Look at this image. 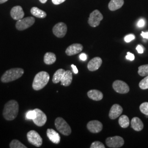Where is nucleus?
<instances>
[{"mask_svg": "<svg viewBox=\"0 0 148 148\" xmlns=\"http://www.w3.org/2000/svg\"><path fill=\"white\" fill-rule=\"evenodd\" d=\"M83 50V46L79 43H74L70 45L66 48L65 53L69 56H71L79 54Z\"/></svg>", "mask_w": 148, "mask_h": 148, "instance_id": "13", "label": "nucleus"}, {"mask_svg": "<svg viewBox=\"0 0 148 148\" xmlns=\"http://www.w3.org/2000/svg\"><path fill=\"white\" fill-rule=\"evenodd\" d=\"M145 24V21L143 19H140L139 20V21H138L137 26L139 27H144Z\"/></svg>", "mask_w": 148, "mask_h": 148, "instance_id": "34", "label": "nucleus"}, {"mask_svg": "<svg viewBox=\"0 0 148 148\" xmlns=\"http://www.w3.org/2000/svg\"><path fill=\"white\" fill-rule=\"evenodd\" d=\"M66 0H52V2H53L54 5H60L62 3H63L64 2H65Z\"/></svg>", "mask_w": 148, "mask_h": 148, "instance_id": "36", "label": "nucleus"}, {"mask_svg": "<svg viewBox=\"0 0 148 148\" xmlns=\"http://www.w3.org/2000/svg\"><path fill=\"white\" fill-rule=\"evenodd\" d=\"M24 73L21 68H13L6 71L2 76L1 79L3 83H8L21 77Z\"/></svg>", "mask_w": 148, "mask_h": 148, "instance_id": "3", "label": "nucleus"}, {"mask_svg": "<svg viewBox=\"0 0 148 148\" xmlns=\"http://www.w3.org/2000/svg\"><path fill=\"white\" fill-rule=\"evenodd\" d=\"M141 36H142L144 38L148 39V32H142L141 33Z\"/></svg>", "mask_w": 148, "mask_h": 148, "instance_id": "39", "label": "nucleus"}, {"mask_svg": "<svg viewBox=\"0 0 148 148\" xmlns=\"http://www.w3.org/2000/svg\"><path fill=\"white\" fill-rule=\"evenodd\" d=\"M65 70L63 69H59L56 71L53 75L52 81L54 84H58L63 78V76L65 74Z\"/></svg>", "mask_w": 148, "mask_h": 148, "instance_id": "23", "label": "nucleus"}, {"mask_svg": "<svg viewBox=\"0 0 148 148\" xmlns=\"http://www.w3.org/2000/svg\"><path fill=\"white\" fill-rule=\"evenodd\" d=\"M87 95L90 99L95 101H99L103 98V95L101 91L97 90H92L87 92Z\"/></svg>", "mask_w": 148, "mask_h": 148, "instance_id": "20", "label": "nucleus"}, {"mask_svg": "<svg viewBox=\"0 0 148 148\" xmlns=\"http://www.w3.org/2000/svg\"><path fill=\"white\" fill-rule=\"evenodd\" d=\"M27 138L29 143L37 147H41L42 144V138L36 131L34 130H32L27 133Z\"/></svg>", "mask_w": 148, "mask_h": 148, "instance_id": "6", "label": "nucleus"}, {"mask_svg": "<svg viewBox=\"0 0 148 148\" xmlns=\"http://www.w3.org/2000/svg\"><path fill=\"white\" fill-rule=\"evenodd\" d=\"M71 68H72V69L73 70V71H74V73L75 74H76L78 73V72H79L78 69H77V67H76L75 65L72 64V65H71Z\"/></svg>", "mask_w": 148, "mask_h": 148, "instance_id": "38", "label": "nucleus"}, {"mask_svg": "<svg viewBox=\"0 0 148 148\" xmlns=\"http://www.w3.org/2000/svg\"><path fill=\"white\" fill-rule=\"evenodd\" d=\"M36 112V116L33 120L34 123L38 127H42L47 121V116L46 114L39 109H34Z\"/></svg>", "mask_w": 148, "mask_h": 148, "instance_id": "11", "label": "nucleus"}, {"mask_svg": "<svg viewBox=\"0 0 148 148\" xmlns=\"http://www.w3.org/2000/svg\"><path fill=\"white\" fill-rule=\"evenodd\" d=\"M123 4V0H110L108 5V7L110 11H116L120 8H121Z\"/></svg>", "mask_w": 148, "mask_h": 148, "instance_id": "21", "label": "nucleus"}, {"mask_svg": "<svg viewBox=\"0 0 148 148\" xmlns=\"http://www.w3.org/2000/svg\"><path fill=\"white\" fill-rule=\"evenodd\" d=\"M136 49H137L138 52L140 54H142L144 52V48L142 46H141L140 45H138L137 47L136 48Z\"/></svg>", "mask_w": 148, "mask_h": 148, "instance_id": "35", "label": "nucleus"}, {"mask_svg": "<svg viewBox=\"0 0 148 148\" xmlns=\"http://www.w3.org/2000/svg\"><path fill=\"white\" fill-rule=\"evenodd\" d=\"M35 18L32 16H29L25 18H22L21 19L17 21L16 23V28L18 30H24L27 28L32 27L35 23Z\"/></svg>", "mask_w": 148, "mask_h": 148, "instance_id": "5", "label": "nucleus"}, {"mask_svg": "<svg viewBox=\"0 0 148 148\" xmlns=\"http://www.w3.org/2000/svg\"><path fill=\"white\" fill-rule=\"evenodd\" d=\"M10 147L11 148H27L26 146H25L23 144L18 140H13L10 144Z\"/></svg>", "mask_w": 148, "mask_h": 148, "instance_id": "27", "label": "nucleus"}, {"mask_svg": "<svg viewBox=\"0 0 148 148\" xmlns=\"http://www.w3.org/2000/svg\"><path fill=\"white\" fill-rule=\"evenodd\" d=\"M36 116V112L34 110H29L26 114V118L27 120H34Z\"/></svg>", "mask_w": 148, "mask_h": 148, "instance_id": "30", "label": "nucleus"}, {"mask_svg": "<svg viewBox=\"0 0 148 148\" xmlns=\"http://www.w3.org/2000/svg\"><path fill=\"white\" fill-rule=\"evenodd\" d=\"M31 13L33 16L39 18H45L47 16V14L45 11H42L36 7H34L32 8L31 9Z\"/></svg>", "mask_w": 148, "mask_h": 148, "instance_id": "24", "label": "nucleus"}, {"mask_svg": "<svg viewBox=\"0 0 148 148\" xmlns=\"http://www.w3.org/2000/svg\"><path fill=\"white\" fill-rule=\"evenodd\" d=\"M73 81V73L70 70H66L61 80V85L64 86H69Z\"/></svg>", "mask_w": 148, "mask_h": 148, "instance_id": "18", "label": "nucleus"}, {"mask_svg": "<svg viewBox=\"0 0 148 148\" xmlns=\"http://www.w3.org/2000/svg\"><path fill=\"white\" fill-rule=\"evenodd\" d=\"M139 109L143 114L148 116V102L143 103L139 106Z\"/></svg>", "mask_w": 148, "mask_h": 148, "instance_id": "29", "label": "nucleus"}, {"mask_svg": "<svg viewBox=\"0 0 148 148\" xmlns=\"http://www.w3.org/2000/svg\"><path fill=\"white\" fill-rule=\"evenodd\" d=\"M102 59L100 57H95L91 59L87 65V68L90 71H95L101 67Z\"/></svg>", "mask_w": 148, "mask_h": 148, "instance_id": "16", "label": "nucleus"}, {"mask_svg": "<svg viewBox=\"0 0 148 148\" xmlns=\"http://www.w3.org/2000/svg\"><path fill=\"white\" fill-rule=\"evenodd\" d=\"M103 16L101 12L96 10L90 14L88 22L90 27H95L100 24L101 21L103 20Z\"/></svg>", "mask_w": 148, "mask_h": 148, "instance_id": "7", "label": "nucleus"}, {"mask_svg": "<svg viewBox=\"0 0 148 148\" xmlns=\"http://www.w3.org/2000/svg\"><path fill=\"white\" fill-rule=\"evenodd\" d=\"M87 127L90 132L97 133L101 131L103 129V124L99 121L93 120L90 121L87 123Z\"/></svg>", "mask_w": 148, "mask_h": 148, "instance_id": "12", "label": "nucleus"}, {"mask_svg": "<svg viewBox=\"0 0 148 148\" xmlns=\"http://www.w3.org/2000/svg\"><path fill=\"white\" fill-rule=\"evenodd\" d=\"M114 90L120 94L127 93L130 91V87L126 82L121 80H116L112 84Z\"/></svg>", "mask_w": 148, "mask_h": 148, "instance_id": "9", "label": "nucleus"}, {"mask_svg": "<svg viewBox=\"0 0 148 148\" xmlns=\"http://www.w3.org/2000/svg\"><path fill=\"white\" fill-rule=\"evenodd\" d=\"M19 111V104L16 101L11 100L8 101L4 106L3 115L5 120L12 121L16 119Z\"/></svg>", "mask_w": 148, "mask_h": 148, "instance_id": "1", "label": "nucleus"}, {"mask_svg": "<svg viewBox=\"0 0 148 148\" xmlns=\"http://www.w3.org/2000/svg\"><path fill=\"white\" fill-rule=\"evenodd\" d=\"M119 123L120 126L123 128H126L129 126L130 121L129 118L125 115H122L120 117L119 120Z\"/></svg>", "mask_w": 148, "mask_h": 148, "instance_id": "25", "label": "nucleus"}, {"mask_svg": "<svg viewBox=\"0 0 148 148\" xmlns=\"http://www.w3.org/2000/svg\"><path fill=\"white\" fill-rule=\"evenodd\" d=\"M8 0H0V4H2V3H3L5 2H7Z\"/></svg>", "mask_w": 148, "mask_h": 148, "instance_id": "40", "label": "nucleus"}, {"mask_svg": "<svg viewBox=\"0 0 148 148\" xmlns=\"http://www.w3.org/2000/svg\"><path fill=\"white\" fill-rule=\"evenodd\" d=\"M55 126L59 132L64 136H69L71 133V127L62 117H57L56 119Z\"/></svg>", "mask_w": 148, "mask_h": 148, "instance_id": "4", "label": "nucleus"}, {"mask_svg": "<svg viewBox=\"0 0 148 148\" xmlns=\"http://www.w3.org/2000/svg\"><path fill=\"white\" fill-rule=\"evenodd\" d=\"M135 39V36L133 34H129V35H126L125 38H124V40H125V41L126 42H130L131 41H132L133 40Z\"/></svg>", "mask_w": 148, "mask_h": 148, "instance_id": "32", "label": "nucleus"}, {"mask_svg": "<svg viewBox=\"0 0 148 148\" xmlns=\"http://www.w3.org/2000/svg\"><path fill=\"white\" fill-rule=\"evenodd\" d=\"M49 80V75L46 71H41L36 75L32 83V88L35 90H42Z\"/></svg>", "mask_w": 148, "mask_h": 148, "instance_id": "2", "label": "nucleus"}, {"mask_svg": "<svg viewBox=\"0 0 148 148\" xmlns=\"http://www.w3.org/2000/svg\"><path fill=\"white\" fill-rule=\"evenodd\" d=\"M131 127L136 131H140L143 129L144 125L142 120L137 117H133L131 121Z\"/></svg>", "mask_w": 148, "mask_h": 148, "instance_id": "19", "label": "nucleus"}, {"mask_svg": "<svg viewBox=\"0 0 148 148\" xmlns=\"http://www.w3.org/2000/svg\"><path fill=\"white\" fill-rule=\"evenodd\" d=\"M126 58L128 59V60H130L131 61H133L134 60V59L135 58L134 57V55L132 54V53H130V52H127V55L126 56Z\"/></svg>", "mask_w": 148, "mask_h": 148, "instance_id": "33", "label": "nucleus"}, {"mask_svg": "<svg viewBox=\"0 0 148 148\" xmlns=\"http://www.w3.org/2000/svg\"><path fill=\"white\" fill-rule=\"evenodd\" d=\"M106 144L109 148H119L122 147L124 144L123 139L120 136H114L108 138L106 139Z\"/></svg>", "mask_w": 148, "mask_h": 148, "instance_id": "8", "label": "nucleus"}, {"mask_svg": "<svg viewBox=\"0 0 148 148\" xmlns=\"http://www.w3.org/2000/svg\"><path fill=\"white\" fill-rule=\"evenodd\" d=\"M42 3H45L47 1V0H39Z\"/></svg>", "mask_w": 148, "mask_h": 148, "instance_id": "41", "label": "nucleus"}, {"mask_svg": "<svg viewBox=\"0 0 148 148\" xmlns=\"http://www.w3.org/2000/svg\"><path fill=\"white\" fill-rule=\"evenodd\" d=\"M90 148H105L106 147L103 143L99 142V141H95L93 143H92L90 147Z\"/></svg>", "mask_w": 148, "mask_h": 148, "instance_id": "31", "label": "nucleus"}, {"mask_svg": "<svg viewBox=\"0 0 148 148\" xmlns=\"http://www.w3.org/2000/svg\"><path fill=\"white\" fill-rule=\"evenodd\" d=\"M79 58L81 60L85 61V60H86L87 57V55H86L85 53H81V54L79 55Z\"/></svg>", "mask_w": 148, "mask_h": 148, "instance_id": "37", "label": "nucleus"}, {"mask_svg": "<svg viewBox=\"0 0 148 148\" xmlns=\"http://www.w3.org/2000/svg\"><path fill=\"white\" fill-rule=\"evenodd\" d=\"M122 111L123 109L121 106L117 104H114L111 106V109L110 110L109 116L111 120H115L121 115Z\"/></svg>", "mask_w": 148, "mask_h": 148, "instance_id": "14", "label": "nucleus"}, {"mask_svg": "<svg viewBox=\"0 0 148 148\" xmlns=\"http://www.w3.org/2000/svg\"><path fill=\"white\" fill-rule=\"evenodd\" d=\"M47 136L49 139L52 143L58 144L60 142V137L55 130L53 129H48L47 130Z\"/></svg>", "mask_w": 148, "mask_h": 148, "instance_id": "17", "label": "nucleus"}, {"mask_svg": "<svg viewBox=\"0 0 148 148\" xmlns=\"http://www.w3.org/2000/svg\"><path fill=\"white\" fill-rule=\"evenodd\" d=\"M139 86L142 90L148 89V75L141 80V81L139 82Z\"/></svg>", "mask_w": 148, "mask_h": 148, "instance_id": "28", "label": "nucleus"}, {"mask_svg": "<svg viewBox=\"0 0 148 148\" xmlns=\"http://www.w3.org/2000/svg\"><path fill=\"white\" fill-rule=\"evenodd\" d=\"M138 74L141 76H147L148 75V64L141 65L138 68Z\"/></svg>", "mask_w": 148, "mask_h": 148, "instance_id": "26", "label": "nucleus"}, {"mask_svg": "<svg viewBox=\"0 0 148 148\" xmlns=\"http://www.w3.org/2000/svg\"><path fill=\"white\" fill-rule=\"evenodd\" d=\"M54 35L59 38L64 37L67 32V26L63 22H60L54 25L53 28Z\"/></svg>", "mask_w": 148, "mask_h": 148, "instance_id": "10", "label": "nucleus"}, {"mask_svg": "<svg viewBox=\"0 0 148 148\" xmlns=\"http://www.w3.org/2000/svg\"><path fill=\"white\" fill-rule=\"evenodd\" d=\"M11 16L13 19L16 21H19L22 19L24 16V12L21 6L16 5L11 10Z\"/></svg>", "mask_w": 148, "mask_h": 148, "instance_id": "15", "label": "nucleus"}, {"mask_svg": "<svg viewBox=\"0 0 148 148\" xmlns=\"http://www.w3.org/2000/svg\"><path fill=\"white\" fill-rule=\"evenodd\" d=\"M56 56L54 53L47 52L44 56V62L46 64L51 65L54 63L56 61Z\"/></svg>", "mask_w": 148, "mask_h": 148, "instance_id": "22", "label": "nucleus"}]
</instances>
